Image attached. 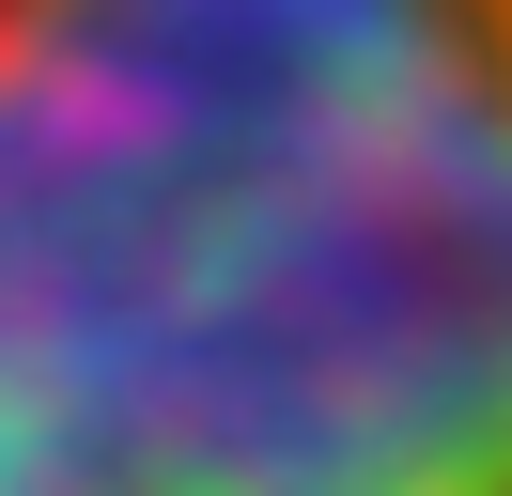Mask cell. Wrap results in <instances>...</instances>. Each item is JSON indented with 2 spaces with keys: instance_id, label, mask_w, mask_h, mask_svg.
<instances>
[{
  "instance_id": "6da1fadb",
  "label": "cell",
  "mask_w": 512,
  "mask_h": 496,
  "mask_svg": "<svg viewBox=\"0 0 512 496\" xmlns=\"http://www.w3.org/2000/svg\"><path fill=\"white\" fill-rule=\"evenodd\" d=\"M0 496H512V0H0Z\"/></svg>"
}]
</instances>
